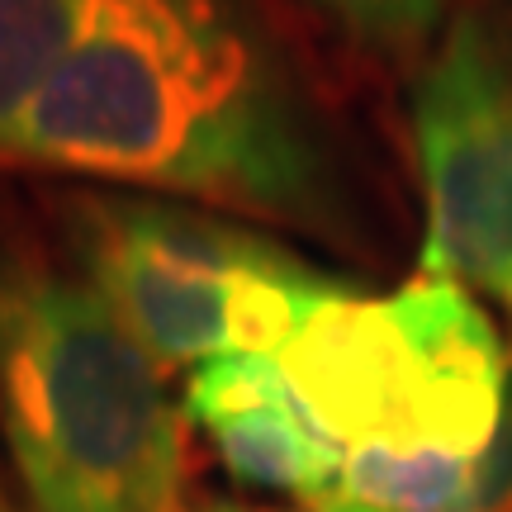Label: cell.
<instances>
[{
	"label": "cell",
	"instance_id": "obj_4",
	"mask_svg": "<svg viewBox=\"0 0 512 512\" xmlns=\"http://www.w3.org/2000/svg\"><path fill=\"white\" fill-rule=\"evenodd\" d=\"M280 370L342 451L437 446L456 456H479L494 441L512 380L489 313L446 275L332 299L280 351Z\"/></svg>",
	"mask_w": 512,
	"mask_h": 512
},
{
	"label": "cell",
	"instance_id": "obj_5",
	"mask_svg": "<svg viewBox=\"0 0 512 512\" xmlns=\"http://www.w3.org/2000/svg\"><path fill=\"white\" fill-rule=\"evenodd\" d=\"M422 185V275L512 318V0H465L408 95Z\"/></svg>",
	"mask_w": 512,
	"mask_h": 512
},
{
	"label": "cell",
	"instance_id": "obj_10",
	"mask_svg": "<svg viewBox=\"0 0 512 512\" xmlns=\"http://www.w3.org/2000/svg\"><path fill=\"white\" fill-rule=\"evenodd\" d=\"M204 512H313V508H256V503H214Z\"/></svg>",
	"mask_w": 512,
	"mask_h": 512
},
{
	"label": "cell",
	"instance_id": "obj_9",
	"mask_svg": "<svg viewBox=\"0 0 512 512\" xmlns=\"http://www.w3.org/2000/svg\"><path fill=\"white\" fill-rule=\"evenodd\" d=\"M309 5L361 53L389 62L427 57L456 15L451 0H309Z\"/></svg>",
	"mask_w": 512,
	"mask_h": 512
},
{
	"label": "cell",
	"instance_id": "obj_8",
	"mask_svg": "<svg viewBox=\"0 0 512 512\" xmlns=\"http://www.w3.org/2000/svg\"><path fill=\"white\" fill-rule=\"evenodd\" d=\"M86 0H0V138L67 53Z\"/></svg>",
	"mask_w": 512,
	"mask_h": 512
},
{
	"label": "cell",
	"instance_id": "obj_11",
	"mask_svg": "<svg viewBox=\"0 0 512 512\" xmlns=\"http://www.w3.org/2000/svg\"><path fill=\"white\" fill-rule=\"evenodd\" d=\"M0 512H10V508H5V503H0Z\"/></svg>",
	"mask_w": 512,
	"mask_h": 512
},
{
	"label": "cell",
	"instance_id": "obj_1",
	"mask_svg": "<svg viewBox=\"0 0 512 512\" xmlns=\"http://www.w3.org/2000/svg\"><path fill=\"white\" fill-rule=\"evenodd\" d=\"M0 162L342 247L366 223L347 143L261 0H86Z\"/></svg>",
	"mask_w": 512,
	"mask_h": 512
},
{
	"label": "cell",
	"instance_id": "obj_7",
	"mask_svg": "<svg viewBox=\"0 0 512 512\" xmlns=\"http://www.w3.org/2000/svg\"><path fill=\"white\" fill-rule=\"evenodd\" d=\"M313 512H484L479 460L437 446H351Z\"/></svg>",
	"mask_w": 512,
	"mask_h": 512
},
{
	"label": "cell",
	"instance_id": "obj_6",
	"mask_svg": "<svg viewBox=\"0 0 512 512\" xmlns=\"http://www.w3.org/2000/svg\"><path fill=\"white\" fill-rule=\"evenodd\" d=\"M185 422L219 451L223 470L256 489L318 503L342 475V446L304 413L280 356H219L190 370Z\"/></svg>",
	"mask_w": 512,
	"mask_h": 512
},
{
	"label": "cell",
	"instance_id": "obj_2",
	"mask_svg": "<svg viewBox=\"0 0 512 512\" xmlns=\"http://www.w3.org/2000/svg\"><path fill=\"white\" fill-rule=\"evenodd\" d=\"M0 432L34 512H181L185 408L72 261L0 228Z\"/></svg>",
	"mask_w": 512,
	"mask_h": 512
},
{
	"label": "cell",
	"instance_id": "obj_3",
	"mask_svg": "<svg viewBox=\"0 0 512 512\" xmlns=\"http://www.w3.org/2000/svg\"><path fill=\"white\" fill-rule=\"evenodd\" d=\"M67 261L162 370L280 356L351 280L247 219L166 195H67Z\"/></svg>",
	"mask_w": 512,
	"mask_h": 512
}]
</instances>
